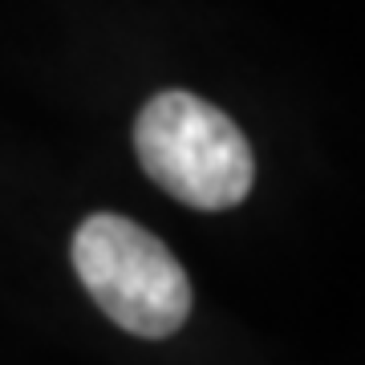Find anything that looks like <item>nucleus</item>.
I'll list each match as a JSON object with an SVG mask.
<instances>
[{"mask_svg": "<svg viewBox=\"0 0 365 365\" xmlns=\"http://www.w3.org/2000/svg\"><path fill=\"white\" fill-rule=\"evenodd\" d=\"M134 150L150 179L195 211H227L256 182V158L244 130L220 106L187 90H167L143 106Z\"/></svg>", "mask_w": 365, "mask_h": 365, "instance_id": "nucleus-1", "label": "nucleus"}, {"mask_svg": "<svg viewBox=\"0 0 365 365\" xmlns=\"http://www.w3.org/2000/svg\"><path fill=\"white\" fill-rule=\"evenodd\" d=\"M73 268L98 309L134 337L163 341L191 317V280L175 252L126 215L98 211L73 235Z\"/></svg>", "mask_w": 365, "mask_h": 365, "instance_id": "nucleus-2", "label": "nucleus"}]
</instances>
